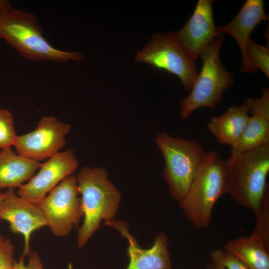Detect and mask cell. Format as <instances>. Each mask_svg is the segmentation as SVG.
Returning <instances> with one entry per match:
<instances>
[{
  "mask_svg": "<svg viewBox=\"0 0 269 269\" xmlns=\"http://www.w3.org/2000/svg\"><path fill=\"white\" fill-rule=\"evenodd\" d=\"M76 177L84 217L77 236V245L81 248L100 228L102 221L114 219L121 194L104 168L84 166Z\"/></svg>",
  "mask_w": 269,
  "mask_h": 269,
  "instance_id": "1",
  "label": "cell"
},
{
  "mask_svg": "<svg viewBox=\"0 0 269 269\" xmlns=\"http://www.w3.org/2000/svg\"><path fill=\"white\" fill-rule=\"evenodd\" d=\"M0 38L20 56L34 61L64 62L83 58L81 53L54 48L43 36L37 17L31 13L13 8L11 4L0 12Z\"/></svg>",
  "mask_w": 269,
  "mask_h": 269,
  "instance_id": "2",
  "label": "cell"
},
{
  "mask_svg": "<svg viewBox=\"0 0 269 269\" xmlns=\"http://www.w3.org/2000/svg\"><path fill=\"white\" fill-rule=\"evenodd\" d=\"M225 193L226 161L214 151L205 152L186 194L179 203L190 223L204 229L211 224L214 205Z\"/></svg>",
  "mask_w": 269,
  "mask_h": 269,
  "instance_id": "3",
  "label": "cell"
},
{
  "mask_svg": "<svg viewBox=\"0 0 269 269\" xmlns=\"http://www.w3.org/2000/svg\"><path fill=\"white\" fill-rule=\"evenodd\" d=\"M225 161L227 193L254 213L269 188V143Z\"/></svg>",
  "mask_w": 269,
  "mask_h": 269,
  "instance_id": "4",
  "label": "cell"
},
{
  "mask_svg": "<svg viewBox=\"0 0 269 269\" xmlns=\"http://www.w3.org/2000/svg\"><path fill=\"white\" fill-rule=\"evenodd\" d=\"M223 43V37L216 38L201 51V71L189 95L179 102L181 119L187 118L202 107L215 109L222 100L225 90L234 82L232 74L226 70L220 59V52Z\"/></svg>",
  "mask_w": 269,
  "mask_h": 269,
  "instance_id": "5",
  "label": "cell"
},
{
  "mask_svg": "<svg viewBox=\"0 0 269 269\" xmlns=\"http://www.w3.org/2000/svg\"><path fill=\"white\" fill-rule=\"evenodd\" d=\"M157 146L165 160L162 175L168 184L170 196L178 202L186 194L204 156L202 146L193 139L159 133Z\"/></svg>",
  "mask_w": 269,
  "mask_h": 269,
  "instance_id": "6",
  "label": "cell"
},
{
  "mask_svg": "<svg viewBox=\"0 0 269 269\" xmlns=\"http://www.w3.org/2000/svg\"><path fill=\"white\" fill-rule=\"evenodd\" d=\"M143 62L177 76L183 87L190 91L198 75L196 64L174 32L157 33L135 57Z\"/></svg>",
  "mask_w": 269,
  "mask_h": 269,
  "instance_id": "7",
  "label": "cell"
},
{
  "mask_svg": "<svg viewBox=\"0 0 269 269\" xmlns=\"http://www.w3.org/2000/svg\"><path fill=\"white\" fill-rule=\"evenodd\" d=\"M79 194L76 177L72 174L58 184L38 205L54 236L68 235L83 217Z\"/></svg>",
  "mask_w": 269,
  "mask_h": 269,
  "instance_id": "8",
  "label": "cell"
},
{
  "mask_svg": "<svg viewBox=\"0 0 269 269\" xmlns=\"http://www.w3.org/2000/svg\"><path fill=\"white\" fill-rule=\"evenodd\" d=\"M70 128L55 117L45 116L33 131L17 135L13 146L17 153L40 162L60 152Z\"/></svg>",
  "mask_w": 269,
  "mask_h": 269,
  "instance_id": "9",
  "label": "cell"
},
{
  "mask_svg": "<svg viewBox=\"0 0 269 269\" xmlns=\"http://www.w3.org/2000/svg\"><path fill=\"white\" fill-rule=\"evenodd\" d=\"M79 162L71 149L60 151L41 163L38 172L18 188L17 194L39 205L48 194L65 178L72 175Z\"/></svg>",
  "mask_w": 269,
  "mask_h": 269,
  "instance_id": "10",
  "label": "cell"
},
{
  "mask_svg": "<svg viewBox=\"0 0 269 269\" xmlns=\"http://www.w3.org/2000/svg\"><path fill=\"white\" fill-rule=\"evenodd\" d=\"M0 220L8 223L13 233L23 236L24 248L22 255L24 257L28 256L31 252L32 234L47 226L46 220L40 207L19 196L14 188H8L0 201Z\"/></svg>",
  "mask_w": 269,
  "mask_h": 269,
  "instance_id": "11",
  "label": "cell"
},
{
  "mask_svg": "<svg viewBox=\"0 0 269 269\" xmlns=\"http://www.w3.org/2000/svg\"><path fill=\"white\" fill-rule=\"evenodd\" d=\"M104 224L116 229L128 240L127 252L129 263L126 269H172L168 238L163 232L158 233L151 248L145 249L130 233L126 222L113 219Z\"/></svg>",
  "mask_w": 269,
  "mask_h": 269,
  "instance_id": "12",
  "label": "cell"
},
{
  "mask_svg": "<svg viewBox=\"0 0 269 269\" xmlns=\"http://www.w3.org/2000/svg\"><path fill=\"white\" fill-rule=\"evenodd\" d=\"M212 0H198L184 26L174 34L195 61L202 50L213 39L223 37L214 20Z\"/></svg>",
  "mask_w": 269,
  "mask_h": 269,
  "instance_id": "13",
  "label": "cell"
},
{
  "mask_svg": "<svg viewBox=\"0 0 269 269\" xmlns=\"http://www.w3.org/2000/svg\"><path fill=\"white\" fill-rule=\"evenodd\" d=\"M268 19L263 0H247L231 21L226 25L217 27L221 34H229L237 41L242 54L241 72L249 73L257 72L249 59L247 43L255 27Z\"/></svg>",
  "mask_w": 269,
  "mask_h": 269,
  "instance_id": "14",
  "label": "cell"
},
{
  "mask_svg": "<svg viewBox=\"0 0 269 269\" xmlns=\"http://www.w3.org/2000/svg\"><path fill=\"white\" fill-rule=\"evenodd\" d=\"M41 163L14 152L11 147L0 151V189L19 188L29 181Z\"/></svg>",
  "mask_w": 269,
  "mask_h": 269,
  "instance_id": "15",
  "label": "cell"
},
{
  "mask_svg": "<svg viewBox=\"0 0 269 269\" xmlns=\"http://www.w3.org/2000/svg\"><path fill=\"white\" fill-rule=\"evenodd\" d=\"M249 113L243 104L232 106L221 115L212 117L207 127L218 143L231 147L238 139L248 122Z\"/></svg>",
  "mask_w": 269,
  "mask_h": 269,
  "instance_id": "16",
  "label": "cell"
},
{
  "mask_svg": "<svg viewBox=\"0 0 269 269\" xmlns=\"http://www.w3.org/2000/svg\"><path fill=\"white\" fill-rule=\"evenodd\" d=\"M224 250L240 259L249 269H269V251L261 241L251 236L228 241Z\"/></svg>",
  "mask_w": 269,
  "mask_h": 269,
  "instance_id": "17",
  "label": "cell"
},
{
  "mask_svg": "<svg viewBox=\"0 0 269 269\" xmlns=\"http://www.w3.org/2000/svg\"><path fill=\"white\" fill-rule=\"evenodd\" d=\"M269 143V120L261 117H250L241 135L231 146L230 157Z\"/></svg>",
  "mask_w": 269,
  "mask_h": 269,
  "instance_id": "18",
  "label": "cell"
},
{
  "mask_svg": "<svg viewBox=\"0 0 269 269\" xmlns=\"http://www.w3.org/2000/svg\"><path fill=\"white\" fill-rule=\"evenodd\" d=\"M255 226L251 236L259 240L269 251V189L254 212Z\"/></svg>",
  "mask_w": 269,
  "mask_h": 269,
  "instance_id": "19",
  "label": "cell"
},
{
  "mask_svg": "<svg viewBox=\"0 0 269 269\" xmlns=\"http://www.w3.org/2000/svg\"><path fill=\"white\" fill-rule=\"evenodd\" d=\"M247 52L249 59L256 69L261 70L269 77V46H262L255 42L251 37L248 42Z\"/></svg>",
  "mask_w": 269,
  "mask_h": 269,
  "instance_id": "20",
  "label": "cell"
},
{
  "mask_svg": "<svg viewBox=\"0 0 269 269\" xmlns=\"http://www.w3.org/2000/svg\"><path fill=\"white\" fill-rule=\"evenodd\" d=\"M17 136L12 114L0 108V148L13 146Z\"/></svg>",
  "mask_w": 269,
  "mask_h": 269,
  "instance_id": "21",
  "label": "cell"
},
{
  "mask_svg": "<svg viewBox=\"0 0 269 269\" xmlns=\"http://www.w3.org/2000/svg\"><path fill=\"white\" fill-rule=\"evenodd\" d=\"M262 96L259 98H248L243 104L252 116H257L269 120V90L263 88Z\"/></svg>",
  "mask_w": 269,
  "mask_h": 269,
  "instance_id": "22",
  "label": "cell"
},
{
  "mask_svg": "<svg viewBox=\"0 0 269 269\" xmlns=\"http://www.w3.org/2000/svg\"><path fill=\"white\" fill-rule=\"evenodd\" d=\"M212 262L219 264L226 269H249L240 259L224 250L212 251L210 254Z\"/></svg>",
  "mask_w": 269,
  "mask_h": 269,
  "instance_id": "23",
  "label": "cell"
},
{
  "mask_svg": "<svg viewBox=\"0 0 269 269\" xmlns=\"http://www.w3.org/2000/svg\"><path fill=\"white\" fill-rule=\"evenodd\" d=\"M14 248L9 239L0 235V269H14Z\"/></svg>",
  "mask_w": 269,
  "mask_h": 269,
  "instance_id": "24",
  "label": "cell"
},
{
  "mask_svg": "<svg viewBox=\"0 0 269 269\" xmlns=\"http://www.w3.org/2000/svg\"><path fill=\"white\" fill-rule=\"evenodd\" d=\"M27 265L24 262V257L21 255L18 261L14 263V269H44L42 261L36 251H31L28 254Z\"/></svg>",
  "mask_w": 269,
  "mask_h": 269,
  "instance_id": "25",
  "label": "cell"
},
{
  "mask_svg": "<svg viewBox=\"0 0 269 269\" xmlns=\"http://www.w3.org/2000/svg\"><path fill=\"white\" fill-rule=\"evenodd\" d=\"M206 269H226L219 264L212 262L211 263L209 264L207 266Z\"/></svg>",
  "mask_w": 269,
  "mask_h": 269,
  "instance_id": "26",
  "label": "cell"
},
{
  "mask_svg": "<svg viewBox=\"0 0 269 269\" xmlns=\"http://www.w3.org/2000/svg\"><path fill=\"white\" fill-rule=\"evenodd\" d=\"M10 3L9 1L6 0H0V12L1 10L6 7L7 5L10 4Z\"/></svg>",
  "mask_w": 269,
  "mask_h": 269,
  "instance_id": "27",
  "label": "cell"
},
{
  "mask_svg": "<svg viewBox=\"0 0 269 269\" xmlns=\"http://www.w3.org/2000/svg\"><path fill=\"white\" fill-rule=\"evenodd\" d=\"M3 197H4V193H2L1 191H0V201L2 199Z\"/></svg>",
  "mask_w": 269,
  "mask_h": 269,
  "instance_id": "28",
  "label": "cell"
},
{
  "mask_svg": "<svg viewBox=\"0 0 269 269\" xmlns=\"http://www.w3.org/2000/svg\"><path fill=\"white\" fill-rule=\"evenodd\" d=\"M69 269H72L71 265L70 264L68 267Z\"/></svg>",
  "mask_w": 269,
  "mask_h": 269,
  "instance_id": "29",
  "label": "cell"
}]
</instances>
